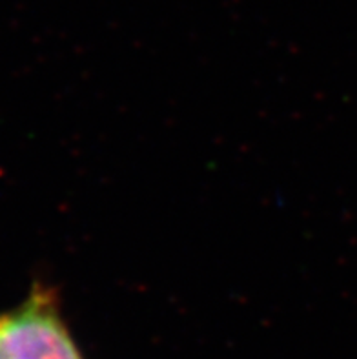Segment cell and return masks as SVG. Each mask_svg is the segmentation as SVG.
<instances>
[{"instance_id":"obj_1","label":"cell","mask_w":357,"mask_h":359,"mask_svg":"<svg viewBox=\"0 0 357 359\" xmlns=\"http://www.w3.org/2000/svg\"><path fill=\"white\" fill-rule=\"evenodd\" d=\"M0 359H84L51 288L36 285L0 314Z\"/></svg>"}]
</instances>
